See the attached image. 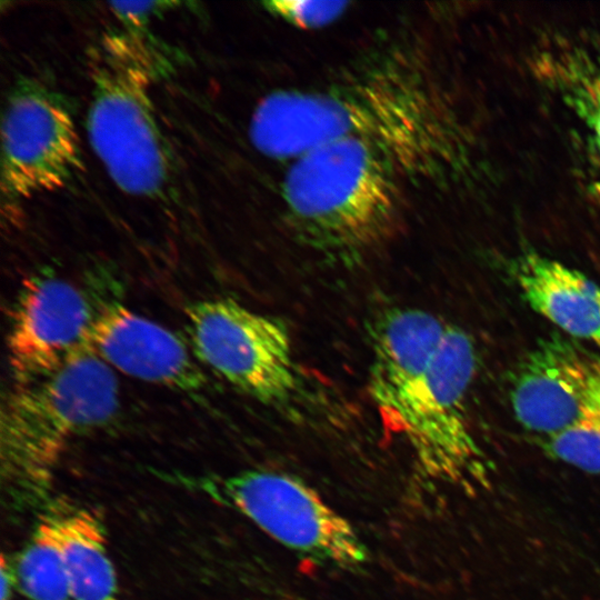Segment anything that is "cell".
Wrapping results in <instances>:
<instances>
[{
    "mask_svg": "<svg viewBox=\"0 0 600 600\" xmlns=\"http://www.w3.org/2000/svg\"><path fill=\"white\" fill-rule=\"evenodd\" d=\"M249 136L276 160L347 138L388 149L409 173L451 172L469 160L470 141L447 92L406 52L386 53L319 87L271 91L256 106Z\"/></svg>",
    "mask_w": 600,
    "mask_h": 600,
    "instance_id": "obj_1",
    "label": "cell"
},
{
    "mask_svg": "<svg viewBox=\"0 0 600 600\" xmlns=\"http://www.w3.org/2000/svg\"><path fill=\"white\" fill-rule=\"evenodd\" d=\"M280 196L293 237L313 251L356 259L394 230L410 174L388 149L347 138L289 161Z\"/></svg>",
    "mask_w": 600,
    "mask_h": 600,
    "instance_id": "obj_2",
    "label": "cell"
},
{
    "mask_svg": "<svg viewBox=\"0 0 600 600\" xmlns=\"http://www.w3.org/2000/svg\"><path fill=\"white\" fill-rule=\"evenodd\" d=\"M113 369L92 348L39 379L16 383L0 417L2 482L17 501L39 500L68 441L113 420Z\"/></svg>",
    "mask_w": 600,
    "mask_h": 600,
    "instance_id": "obj_3",
    "label": "cell"
},
{
    "mask_svg": "<svg viewBox=\"0 0 600 600\" xmlns=\"http://www.w3.org/2000/svg\"><path fill=\"white\" fill-rule=\"evenodd\" d=\"M157 58L138 33L104 36L90 53V146L116 186L140 197L160 194L171 159L151 98Z\"/></svg>",
    "mask_w": 600,
    "mask_h": 600,
    "instance_id": "obj_4",
    "label": "cell"
},
{
    "mask_svg": "<svg viewBox=\"0 0 600 600\" xmlns=\"http://www.w3.org/2000/svg\"><path fill=\"white\" fill-rule=\"evenodd\" d=\"M476 356L470 336L449 326L391 428L404 438L418 469L427 478L469 493L488 489L492 477L491 462L477 441L467 413Z\"/></svg>",
    "mask_w": 600,
    "mask_h": 600,
    "instance_id": "obj_5",
    "label": "cell"
},
{
    "mask_svg": "<svg viewBox=\"0 0 600 600\" xmlns=\"http://www.w3.org/2000/svg\"><path fill=\"white\" fill-rule=\"evenodd\" d=\"M173 480L232 509L272 539L318 563L357 569L368 550L352 524L304 481L269 470L181 476Z\"/></svg>",
    "mask_w": 600,
    "mask_h": 600,
    "instance_id": "obj_6",
    "label": "cell"
},
{
    "mask_svg": "<svg viewBox=\"0 0 600 600\" xmlns=\"http://www.w3.org/2000/svg\"><path fill=\"white\" fill-rule=\"evenodd\" d=\"M186 316L198 361L266 404L293 399L300 381L282 321L229 298L192 302Z\"/></svg>",
    "mask_w": 600,
    "mask_h": 600,
    "instance_id": "obj_7",
    "label": "cell"
},
{
    "mask_svg": "<svg viewBox=\"0 0 600 600\" xmlns=\"http://www.w3.org/2000/svg\"><path fill=\"white\" fill-rule=\"evenodd\" d=\"M1 142V187L9 198L59 189L80 168L69 109L57 91L36 79H21L9 92Z\"/></svg>",
    "mask_w": 600,
    "mask_h": 600,
    "instance_id": "obj_8",
    "label": "cell"
},
{
    "mask_svg": "<svg viewBox=\"0 0 600 600\" xmlns=\"http://www.w3.org/2000/svg\"><path fill=\"white\" fill-rule=\"evenodd\" d=\"M96 301L89 291L42 271L22 282L7 337L16 383L44 377L90 349Z\"/></svg>",
    "mask_w": 600,
    "mask_h": 600,
    "instance_id": "obj_9",
    "label": "cell"
},
{
    "mask_svg": "<svg viewBox=\"0 0 600 600\" xmlns=\"http://www.w3.org/2000/svg\"><path fill=\"white\" fill-rule=\"evenodd\" d=\"M509 397L523 428L552 436L600 397V354L558 334L543 338L518 363Z\"/></svg>",
    "mask_w": 600,
    "mask_h": 600,
    "instance_id": "obj_10",
    "label": "cell"
},
{
    "mask_svg": "<svg viewBox=\"0 0 600 600\" xmlns=\"http://www.w3.org/2000/svg\"><path fill=\"white\" fill-rule=\"evenodd\" d=\"M108 293L93 294L92 350L109 367L136 379L189 393L203 390L204 373L186 341Z\"/></svg>",
    "mask_w": 600,
    "mask_h": 600,
    "instance_id": "obj_11",
    "label": "cell"
},
{
    "mask_svg": "<svg viewBox=\"0 0 600 600\" xmlns=\"http://www.w3.org/2000/svg\"><path fill=\"white\" fill-rule=\"evenodd\" d=\"M528 63L564 112L580 163L600 190V31L547 33Z\"/></svg>",
    "mask_w": 600,
    "mask_h": 600,
    "instance_id": "obj_12",
    "label": "cell"
},
{
    "mask_svg": "<svg viewBox=\"0 0 600 600\" xmlns=\"http://www.w3.org/2000/svg\"><path fill=\"white\" fill-rule=\"evenodd\" d=\"M448 327L438 316L418 308L390 310L379 321L368 386L390 429L410 389L431 363Z\"/></svg>",
    "mask_w": 600,
    "mask_h": 600,
    "instance_id": "obj_13",
    "label": "cell"
},
{
    "mask_svg": "<svg viewBox=\"0 0 600 600\" xmlns=\"http://www.w3.org/2000/svg\"><path fill=\"white\" fill-rule=\"evenodd\" d=\"M526 303L566 334L600 347V287L567 264L528 250L510 266Z\"/></svg>",
    "mask_w": 600,
    "mask_h": 600,
    "instance_id": "obj_14",
    "label": "cell"
},
{
    "mask_svg": "<svg viewBox=\"0 0 600 600\" xmlns=\"http://www.w3.org/2000/svg\"><path fill=\"white\" fill-rule=\"evenodd\" d=\"M71 600H120L118 578L108 552L102 522L79 509L54 514Z\"/></svg>",
    "mask_w": 600,
    "mask_h": 600,
    "instance_id": "obj_15",
    "label": "cell"
},
{
    "mask_svg": "<svg viewBox=\"0 0 600 600\" xmlns=\"http://www.w3.org/2000/svg\"><path fill=\"white\" fill-rule=\"evenodd\" d=\"M18 587L29 600H71L54 514H46L16 560Z\"/></svg>",
    "mask_w": 600,
    "mask_h": 600,
    "instance_id": "obj_16",
    "label": "cell"
},
{
    "mask_svg": "<svg viewBox=\"0 0 600 600\" xmlns=\"http://www.w3.org/2000/svg\"><path fill=\"white\" fill-rule=\"evenodd\" d=\"M552 458L589 473H600V397L563 430L546 437Z\"/></svg>",
    "mask_w": 600,
    "mask_h": 600,
    "instance_id": "obj_17",
    "label": "cell"
},
{
    "mask_svg": "<svg viewBox=\"0 0 600 600\" xmlns=\"http://www.w3.org/2000/svg\"><path fill=\"white\" fill-rule=\"evenodd\" d=\"M346 1L276 0L264 2L266 10L302 30L327 27L348 9Z\"/></svg>",
    "mask_w": 600,
    "mask_h": 600,
    "instance_id": "obj_18",
    "label": "cell"
},
{
    "mask_svg": "<svg viewBox=\"0 0 600 600\" xmlns=\"http://www.w3.org/2000/svg\"><path fill=\"white\" fill-rule=\"evenodd\" d=\"M174 2H112L111 9L131 27L140 28L151 16L160 9H167Z\"/></svg>",
    "mask_w": 600,
    "mask_h": 600,
    "instance_id": "obj_19",
    "label": "cell"
},
{
    "mask_svg": "<svg viewBox=\"0 0 600 600\" xmlns=\"http://www.w3.org/2000/svg\"><path fill=\"white\" fill-rule=\"evenodd\" d=\"M1 569V600H11L13 591L18 587L16 562L6 553L0 560Z\"/></svg>",
    "mask_w": 600,
    "mask_h": 600,
    "instance_id": "obj_20",
    "label": "cell"
}]
</instances>
